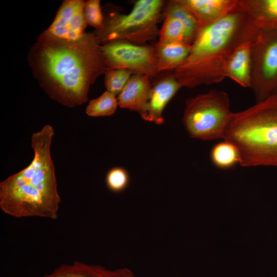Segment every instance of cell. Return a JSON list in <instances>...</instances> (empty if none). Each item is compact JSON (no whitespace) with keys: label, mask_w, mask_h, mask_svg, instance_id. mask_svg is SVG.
<instances>
[{"label":"cell","mask_w":277,"mask_h":277,"mask_svg":"<svg viewBox=\"0 0 277 277\" xmlns=\"http://www.w3.org/2000/svg\"><path fill=\"white\" fill-rule=\"evenodd\" d=\"M233 113L228 94L213 89L186 101L183 123L192 137L215 140L223 137Z\"/></svg>","instance_id":"6"},{"label":"cell","mask_w":277,"mask_h":277,"mask_svg":"<svg viewBox=\"0 0 277 277\" xmlns=\"http://www.w3.org/2000/svg\"><path fill=\"white\" fill-rule=\"evenodd\" d=\"M222 138L236 147L241 166H277V95L233 113Z\"/></svg>","instance_id":"4"},{"label":"cell","mask_w":277,"mask_h":277,"mask_svg":"<svg viewBox=\"0 0 277 277\" xmlns=\"http://www.w3.org/2000/svg\"><path fill=\"white\" fill-rule=\"evenodd\" d=\"M104 74L107 91L118 96L133 73L129 70L120 68L107 70Z\"/></svg>","instance_id":"21"},{"label":"cell","mask_w":277,"mask_h":277,"mask_svg":"<svg viewBox=\"0 0 277 277\" xmlns=\"http://www.w3.org/2000/svg\"><path fill=\"white\" fill-rule=\"evenodd\" d=\"M180 88L173 72L152 85L146 103L139 113L141 117L149 122L162 124L163 110Z\"/></svg>","instance_id":"10"},{"label":"cell","mask_w":277,"mask_h":277,"mask_svg":"<svg viewBox=\"0 0 277 277\" xmlns=\"http://www.w3.org/2000/svg\"><path fill=\"white\" fill-rule=\"evenodd\" d=\"M54 134L50 125L34 133L32 162L1 183L0 208L5 213L15 217L57 218L61 197L50 152Z\"/></svg>","instance_id":"3"},{"label":"cell","mask_w":277,"mask_h":277,"mask_svg":"<svg viewBox=\"0 0 277 277\" xmlns=\"http://www.w3.org/2000/svg\"><path fill=\"white\" fill-rule=\"evenodd\" d=\"M83 0H65L47 29L42 33L54 38L77 41L85 34L87 23L84 13Z\"/></svg>","instance_id":"9"},{"label":"cell","mask_w":277,"mask_h":277,"mask_svg":"<svg viewBox=\"0 0 277 277\" xmlns=\"http://www.w3.org/2000/svg\"><path fill=\"white\" fill-rule=\"evenodd\" d=\"M100 0H88L84 4V13L88 25L98 29L104 23V15L102 13Z\"/></svg>","instance_id":"23"},{"label":"cell","mask_w":277,"mask_h":277,"mask_svg":"<svg viewBox=\"0 0 277 277\" xmlns=\"http://www.w3.org/2000/svg\"><path fill=\"white\" fill-rule=\"evenodd\" d=\"M118 105L117 97L106 91L99 97L89 101L86 113L90 116H104L113 114Z\"/></svg>","instance_id":"19"},{"label":"cell","mask_w":277,"mask_h":277,"mask_svg":"<svg viewBox=\"0 0 277 277\" xmlns=\"http://www.w3.org/2000/svg\"><path fill=\"white\" fill-rule=\"evenodd\" d=\"M254 43H247L240 46L229 58L224 69L225 77L245 88H250L251 85V49Z\"/></svg>","instance_id":"14"},{"label":"cell","mask_w":277,"mask_h":277,"mask_svg":"<svg viewBox=\"0 0 277 277\" xmlns=\"http://www.w3.org/2000/svg\"><path fill=\"white\" fill-rule=\"evenodd\" d=\"M202 27L210 25L227 15L239 0H179Z\"/></svg>","instance_id":"11"},{"label":"cell","mask_w":277,"mask_h":277,"mask_svg":"<svg viewBox=\"0 0 277 277\" xmlns=\"http://www.w3.org/2000/svg\"><path fill=\"white\" fill-rule=\"evenodd\" d=\"M158 73L174 71L186 60L191 45L184 41L157 42L154 46Z\"/></svg>","instance_id":"15"},{"label":"cell","mask_w":277,"mask_h":277,"mask_svg":"<svg viewBox=\"0 0 277 277\" xmlns=\"http://www.w3.org/2000/svg\"><path fill=\"white\" fill-rule=\"evenodd\" d=\"M163 18L164 22L160 30L158 42H185V29L182 23L170 15H166Z\"/></svg>","instance_id":"20"},{"label":"cell","mask_w":277,"mask_h":277,"mask_svg":"<svg viewBox=\"0 0 277 277\" xmlns=\"http://www.w3.org/2000/svg\"><path fill=\"white\" fill-rule=\"evenodd\" d=\"M129 176L127 171L122 167H114L110 170L106 177V185L111 191L120 192L128 186Z\"/></svg>","instance_id":"22"},{"label":"cell","mask_w":277,"mask_h":277,"mask_svg":"<svg viewBox=\"0 0 277 277\" xmlns=\"http://www.w3.org/2000/svg\"><path fill=\"white\" fill-rule=\"evenodd\" d=\"M43 277H135L128 268L110 270L99 265H88L75 262L63 264L51 273Z\"/></svg>","instance_id":"13"},{"label":"cell","mask_w":277,"mask_h":277,"mask_svg":"<svg viewBox=\"0 0 277 277\" xmlns=\"http://www.w3.org/2000/svg\"><path fill=\"white\" fill-rule=\"evenodd\" d=\"M261 31L277 29V0H241Z\"/></svg>","instance_id":"16"},{"label":"cell","mask_w":277,"mask_h":277,"mask_svg":"<svg viewBox=\"0 0 277 277\" xmlns=\"http://www.w3.org/2000/svg\"><path fill=\"white\" fill-rule=\"evenodd\" d=\"M101 45L93 32L74 41L42 33L30 48L27 61L47 95L73 108L88 101L91 85L107 70Z\"/></svg>","instance_id":"1"},{"label":"cell","mask_w":277,"mask_h":277,"mask_svg":"<svg viewBox=\"0 0 277 277\" xmlns=\"http://www.w3.org/2000/svg\"><path fill=\"white\" fill-rule=\"evenodd\" d=\"M261 30L246 7L239 0L227 15L202 27L185 62L173 74L181 87L221 82L225 77V65L238 47L254 43Z\"/></svg>","instance_id":"2"},{"label":"cell","mask_w":277,"mask_h":277,"mask_svg":"<svg viewBox=\"0 0 277 277\" xmlns=\"http://www.w3.org/2000/svg\"><path fill=\"white\" fill-rule=\"evenodd\" d=\"M252 89L256 103L277 95V29L261 31L252 46Z\"/></svg>","instance_id":"7"},{"label":"cell","mask_w":277,"mask_h":277,"mask_svg":"<svg viewBox=\"0 0 277 277\" xmlns=\"http://www.w3.org/2000/svg\"><path fill=\"white\" fill-rule=\"evenodd\" d=\"M164 0H138L128 14L112 11L104 16L103 26L93 32L101 44L123 40L144 45L159 38L157 24L162 17Z\"/></svg>","instance_id":"5"},{"label":"cell","mask_w":277,"mask_h":277,"mask_svg":"<svg viewBox=\"0 0 277 277\" xmlns=\"http://www.w3.org/2000/svg\"><path fill=\"white\" fill-rule=\"evenodd\" d=\"M168 15L182 23L185 29V42L192 46L202 28L193 14L179 0H170L166 1L162 11V17Z\"/></svg>","instance_id":"17"},{"label":"cell","mask_w":277,"mask_h":277,"mask_svg":"<svg viewBox=\"0 0 277 277\" xmlns=\"http://www.w3.org/2000/svg\"><path fill=\"white\" fill-rule=\"evenodd\" d=\"M151 86L148 76L133 74L117 97L118 106L139 113L146 103Z\"/></svg>","instance_id":"12"},{"label":"cell","mask_w":277,"mask_h":277,"mask_svg":"<svg viewBox=\"0 0 277 277\" xmlns=\"http://www.w3.org/2000/svg\"><path fill=\"white\" fill-rule=\"evenodd\" d=\"M213 164L220 168H229L240 163V154L236 147L224 141L215 145L211 152Z\"/></svg>","instance_id":"18"},{"label":"cell","mask_w":277,"mask_h":277,"mask_svg":"<svg viewBox=\"0 0 277 277\" xmlns=\"http://www.w3.org/2000/svg\"><path fill=\"white\" fill-rule=\"evenodd\" d=\"M101 50L107 70L125 69L149 77L159 73L154 47L113 40L101 44Z\"/></svg>","instance_id":"8"}]
</instances>
